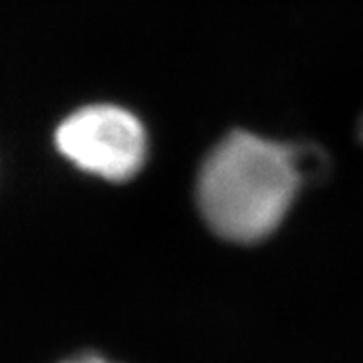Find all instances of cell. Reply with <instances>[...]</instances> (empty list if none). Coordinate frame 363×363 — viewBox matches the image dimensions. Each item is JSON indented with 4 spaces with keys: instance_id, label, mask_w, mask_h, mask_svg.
Wrapping results in <instances>:
<instances>
[{
    "instance_id": "6da1fadb",
    "label": "cell",
    "mask_w": 363,
    "mask_h": 363,
    "mask_svg": "<svg viewBox=\"0 0 363 363\" xmlns=\"http://www.w3.org/2000/svg\"><path fill=\"white\" fill-rule=\"evenodd\" d=\"M303 180L298 147L233 131L204 160L196 198L214 233L248 245L283 222Z\"/></svg>"
},
{
    "instance_id": "7a4b0ae2",
    "label": "cell",
    "mask_w": 363,
    "mask_h": 363,
    "mask_svg": "<svg viewBox=\"0 0 363 363\" xmlns=\"http://www.w3.org/2000/svg\"><path fill=\"white\" fill-rule=\"evenodd\" d=\"M55 145L73 166L104 180L125 182L142 169L147 138L142 121L117 105H87L55 131Z\"/></svg>"
},
{
    "instance_id": "3957f363",
    "label": "cell",
    "mask_w": 363,
    "mask_h": 363,
    "mask_svg": "<svg viewBox=\"0 0 363 363\" xmlns=\"http://www.w3.org/2000/svg\"><path fill=\"white\" fill-rule=\"evenodd\" d=\"M63 363H116L109 362L104 355H97V353H83V355H77V357H71Z\"/></svg>"
},
{
    "instance_id": "277c9868",
    "label": "cell",
    "mask_w": 363,
    "mask_h": 363,
    "mask_svg": "<svg viewBox=\"0 0 363 363\" xmlns=\"http://www.w3.org/2000/svg\"><path fill=\"white\" fill-rule=\"evenodd\" d=\"M357 138H359V142L363 143V113L359 117V121H357Z\"/></svg>"
}]
</instances>
